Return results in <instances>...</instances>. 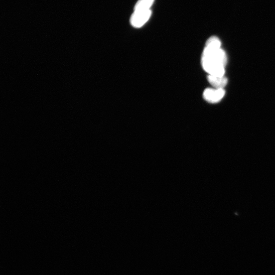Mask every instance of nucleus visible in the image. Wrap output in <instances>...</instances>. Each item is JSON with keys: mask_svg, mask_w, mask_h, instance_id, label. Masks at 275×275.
I'll return each mask as SVG.
<instances>
[{"mask_svg": "<svg viewBox=\"0 0 275 275\" xmlns=\"http://www.w3.org/2000/svg\"><path fill=\"white\" fill-rule=\"evenodd\" d=\"M227 62L226 54L221 48L205 46L201 57V64L204 70L209 75L224 76Z\"/></svg>", "mask_w": 275, "mask_h": 275, "instance_id": "obj_1", "label": "nucleus"}, {"mask_svg": "<svg viewBox=\"0 0 275 275\" xmlns=\"http://www.w3.org/2000/svg\"><path fill=\"white\" fill-rule=\"evenodd\" d=\"M151 16V10L133 12L130 17V24L134 28H141L147 23Z\"/></svg>", "mask_w": 275, "mask_h": 275, "instance_id": "obj_2", "label": "nucleus"}, {"mask_svg": "<svg viewBox=\"0 0 275 275\" xmlns=\"http://www.w3.org/2000/svg\"><path fill=\"white\" fill-rule=\"evenodd\" d=\"M225 91L224 89L207 88L203 92V98L212 104L219 102L224 96Z\"/></svg>", "mask_w": 275, "mask_h": 275, "instance_id": "obj_3", "label": "nucleus"}, {"mask_svg": "<svg viewBox=\"0 0 275 275\" xmlns=\"http://www.w3.org/2000/svg\"><path fill=\"white\" fill-rule=\"evenodd\" d=\"M208 80L211 85L216 89H224L228 83V80L225 76L209 75Z\"/></svg>", "mask_w": 275, "mask_h": 275, "instance_id": "obj_4", "label": "nucleus"}, {"mask_svg": "<svg viewBox=\"0 0 275 275\" xmlns=\"http://www.w3.org/2000/svg\"><path fill=\"white\" fill-rule=\"evenodd\" d=\"M155 0H139L134 7V12L151 10Z\"/></svg>", "mask_w": 275, "mask_h": 275, "instance_id": "obj_5", "label": "nucleus"}]
</instances>
